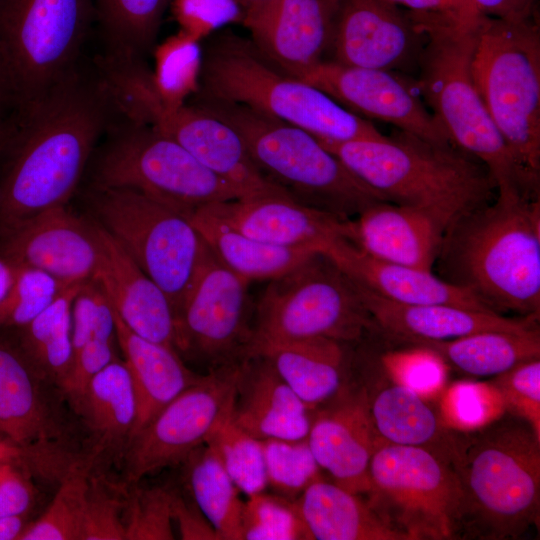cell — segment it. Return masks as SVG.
I'll list each match as a JSON object with an SVG mask.
<instances>
[{"label": "cell", "mask_w": 540, "mask_h": 540, "mask_svg": "<svg viewBox=\"0 0 540 540\" xmlns=\"http://www.w3.org/2000/svg\"><path fill=\"white\" fill-rule=\"evenodd\" d=\"M119 115L96 61L79 64L4 118L0 236L38 213L66 206L99 141Z\"/></svg>", "instance_id": "obj_1"}, {"label": "cell", "mask_w": 540, "mask_h": 540, "mask_svg": "<svg viewBox=\"0 0 540 540\" xmlns=\"http://www.w3.org/2000/svg\"><path fill=\"white\" fill-rule=\"evenodd\" d=\"M447 458L461 491V538L518 539L540 520V439L504 413L469 430L449 428Z\"/></svg>", "instance_id": "obj_2"}, {"label": "cell", "mask_w": 540, "mask_h": 540, "mask_svg": "<svg viewBox=\"0 0 540 540\" xmlns=\"http://www.w3.org/2000/svg\"><path fill=\"white\" fill-rule=\"evenodd\" d=\"M319 141L388 202L421 209L446 231L491 203L496 190L487 168L476 158L454 145L402 130L379 139Z\"/></svg>", "instance_id": "obj_3"}, {"label": "cell", "mask_w": 540, "mask_h": 540, "mask_svg": "<svg viewBox=\"0 0 540 540\" xmlns=\"http://www.w3.org/2000/svg\"><path fill=\"white\" fill-rule=\"evenodd\" d=\"M440 256L449 282L473 292L493 312L539 317V199L496 197L446 231Z\"/></svg>", "instance_id": "obj_4"}, {"label": "cell", "mask_w": 540, "mask_h": 540, "mask_svg": "<svg viewBox=\"0 0 540 540\" xmlns=\"http://www.w3.org/2000/svg\"><path fill=\"white\" fill-rule=\"evenodd\" d=\"M409 13L428 38L415 79L426 106L452 144L487 168L497 198L528 199L472 76L477 28L484 14L459 20L436 13Z\"/></svg>", "instance_id": "obj_5"}, {"label": "cell", "mask_w": 540, "mask_h": 540, "mask_svg": "<svg viewBox=\"0 0 540 540\" xmlns=\"http://www.w3.org/2000/svg\"><path fill=\"white\" fill-rule=\"evenodd\" d=\"M201 96L246 106L295 125L318 140L345 142L384 136L372 121L345 109L318 88L287 75L233 32L214 37L202 52Z\"/></svg>", "instance_id": "obj_6"}, {"label": "cell", "mask_w": 540, "mask_h": 540, "mask_svg": "<svg viewBox=\"0 0 540 540\" xmlns=\"http://www.w3.org/2000/svg\"><path fill=\"white\" fill-rule=\"evenodd\" d=\"M190 99L231 126L260 172L295 201L345 220L387 201L307 131L243 105L201 96Z\"/></svg>", "instance_id": "obj_7"}, {"label": "cell", "mask_w": 540, "mask_h": 540, "mask_svg": "<svg viewBox=\"0 0 540 540\" xmlns=\"http://www.w3.org/2000/svg\"><path fill=\"white\" fill-rule=\"evenodd\" d=\"M472 76L514 160L525 196L539 199L540 31L536 19L509 21L483 15Z\"/></svg>", "instance_id": "obj_8"}, {"label": "cell", "mask_w": 540, "mask_h": 540, "mask_svg": "<svg viewBox=\"0 0 540 540\" xmlns=\"http://www.w3.org/2000/svg\"><path fill=\"white\" fill-rule=\"evenodd\" d=\"M87 168L89 188L133 189L185 216L209 204L241 198L176 141L120 113Z\"/></svg>", "instance_id": "obj_9"}, {"label": "cell", "mask_w": 540, "mask_h": 540, "mask_svg": "<svg viewBox=\"0 0 540 540\" xmlns=\"http://www.w3.org/2000/svg\"><path fill=\"white\" fill-rule=\"evenodd\" d=\"M254 316L250 353L263 344L314 337L348 344L376 330L353 280L322 251L270 280Z\"/></svg>", "instance_id": "obj_10"}, {"label": "cell", "mask_w": 540, "mask_h": 540, "mask_svg": "<svg viewBox=\"0 0 540 540\" xmlns=\"http://www.w3.org/2000/svg\"><path fill=\"white\" fill-rule=\"evenodd\" d=\"M366 495L369 506L405 540L461 534V491L445 451L379 442Z\"/></svg>", "instance_id": "obj_11"}, {"label": "cell", "mask_w": 540, "mask_h": 540, "mask_svg": "<svg viewBox=\"0 0 540 540\" xmlns=\"http://www.w3.org/2000/svg\"><path fill=\"white\" fill-rule=\"evenodd\" d=\"M97 222L163 290L174 312L205 243L187 216L129 188H89Z\"/></svg>", "instance_id": "obj_12"}, {"label": "cell", "mask_w": 540, "mask_h": 540, "mask_svg": "<svg viewBox=\"0 0 540 540\" xmlns=\"http://www.w3.org/2000/svg\"><path fill=\"white\" fill-rule=\"evenodd\" d=\"M93 18L94 0H0V53L14 87L15 106L80 64Z\"/></svg>", "instance_id": "obj_13"}, {"label": "cell", "mask_w": 540, "mask_h": 540, "mask_svg": "<svg viewBox=\"0 0 540 540\" xmlns=\"http://www.w3.org/2000/svg\"><path fill=\"white\" fill-rule=\"evenodd\" d=\"M110 85L121 115L148 124L176 141L233 186L241 198L288 195L260 172L239 134L224 121L191 103L175 109L164 108L154 91L148 69L117 72L111 77Z\"/></svg>", "instance_id": "obj_14"}, {"label": "cell", "mask_w": 540, "mask_h": 540, "mask_svg": "<svg viewBox=\"0 0 540 540\" xmlns=\"http://www.w3.org/2000/svg\"><path fill=\"white\" fill-rule=\"evenodd\" d=\"M248 285L205 244L175 312L176 351L206 364L208 371L248 357L254 332Z\"/></svg>", "instance_id": "obj_15"}, {"label": "cell", "mask_w": 540, "mask_h": 540, "mask_svg": "<svg viewBox=\"0 0 540 540\" xmlns=\"http://www.w3.org/2000/svg\"><path fill=\"white\" fill-rule=\"evenodd\" d=\"M62 390L26 356L8 329L0 330V442L21 452L29 468L68 467L70 430Z\"/></svg>", "instance_id": "obj_16"}, {"label": "cell", "mask_w": 540, "mask_h": 540, "mask_svg": "<svg viewBox=\"0 0 540 540\" xmlns=\"http://www.w3.org/2000/svg\"><path fill=\"white\" fill-rule=\"evenodd\" d=\"M238 364L202 375L130 438L125 447L127 483L137 484L160 469L183 463L230 418Z\"/></svg>", "instance_id": "obj_17"}, {"label": "cell", "mask_w": 540, "mask_h": 540, "mask_svg": "<svg viewBox=\"0 0 540 540\" xmlns=\"http://www.w3.org/2000/svg\"><path fill=\"white\" fill-rule=\"evenodd\" d=\"M299 80L359 117L389 123L433 143L453 145L408 75L324 60Z\"/></svg>", "instance_id": "obj_18"}, {"label": "cell", "mask_w": 540, "mask_h": 540, "mask_svg": "<svg viewBox=\"0 0 540 540\" xmlns=\"http://www.w3.org/2000/svg\"><path fill=\"white\" fill-rule=\"evenodd\" d=\"M426 33L408 10L386 0H341L329 52L336 63L416 74Z\"/></svg>", "instance_id": "obj_19"}, {"label": "cell", "mask_w": 540, "mask_h": 540, "mask_svg": "<svg viewBox=\"0 0 540 540\" xmlns=\"http://www.w3.org/2000/svg\"><path fill=\"white\" fill-rule=\"evenodd\" d=\"M0 256L66 286L85 283L96 277L100 263L96 222L67 206L44 210L0 236Z\"/></svg>", "instance_id": "obj_20"}, {"label": "cell", "mask_w": 540, "mask_h": 540, "mask_svg": "<svg viewBox=\"0 0 540 540\" xmlns=\"http://www.w3.org/2000/svg\"><path fill=\"white\" fill-rule=\"evenodd\" d=\"M341 0H264L244 9L256 49L299 79L329 52Z\"/></svg>", "instance_id": "obj_21"}, {"label": "cell", "mask_w": 540, "mask_h": 540, "mask_svg": "<svg viewBox=\"0 0 540 540\" xmlns=\"http://www.w3.org/2000/svg\"><path fill=\"white\" fill-rule=\"evenodd\" d=\"M195 211L266 243L320 251L334 239H348L352 220L303 205L285 194L242 197Z\"/></svg>", "instance_id": "obj_22"}, {"label": "cell", "mask_w": 540, "mask_h": 540, "mask_svg": "<svg viewBox=\"0 0 540 540\" xmlns=\"http://www.w3.org/2000/svg\"><path fill=\"white\" fill-rule=\"evenodd\" d=\"M308 444L333 482L362 495L369 489V466L380 442L372 425L365 387L344 389L313 411Z\"/></svg>", "instance_id": "obj_23"}, {"label": "cell", "mask_w": 540, "mask_h": 540, "mask_svg": "<svg viewBox=\"0 0 540 540\" xmlns=\"http://www.w3.org/2000/svg\"><path fill=\"white\" fill-rule=\"evenodd\" d=\"M355 285L376 330L414 345L449 341L483 331L520 332L538 327L536 316L514 319L449 304H401Z\"/></svg>", "instance_id": "obj_24"}, {"label": "cell", "mask_w": 540, "mask_h": 540, "mask_svg": "<svg viewBox=\"0 0 540 540\" xmlns=\"http://www.w3.org/2000/svg\"><path fill=\"white\" fill-rule=\"evenodd\" d=\"M100 263L96 279L113 309L135 334L175 348V318L163 290L97 221Z\"/></svg>", "instance_id": "obj_25"}, {"label": "cell", "mask_w": 540, "mask_h": 540, "mask_svg": "<svg viewBox=\"0 0 540 540\" xmlns=\"http://www.w3.org/2000/svg\"><path fill=\"white\" fill-rule=\"evenodd\" d=\"M312 415L264 356L249 355L238 364L230 419L241 430L260 441L301 440Z\"/></svg>", "instance_id": "obj_26"}, {"label": "cell", "mask_w": 540, "mask_h": 540, "mask_svg": "<svg viewBox=\"0 0 540 540\" xmlns=\"http://www.w3.org/2000/svg\"><path fill=\"white\" fill-rule=\"evenodd\" d=\"M322 252L355 283L387 300L410 305L449 304L493 312L470 290L432 271L375 258L346 238L332 240Z\"/></svg>", "instance_id": "obj_27"}, {"label": "cell", "mask_w": 540, "mask_h": 540, "mask_svg": "<svg viewBox=\"0 0 540 540\" xmlns=\"http://www.w3.org/2000/svg\"><path fill=\"white\" fill-rule=\"evenodd\" d=\"M445 232L421 209L382 201L350 221L348 240L375 258L432 271Z\"/></svg>", "instance_id": "obj_28"}, {"label": "cell", "mask_w": 540, "mask_h": 540, "mask_svg": "<svg viewBox=\"0 0 540 540\" xmlns=\"http://www.w3.org/2000/svg\"><path fill=\"white\" fill-rule=\"evenodd\" d=\"M342 342L305 338L255 347L301 401L312 411L326 405L345 388L347 355Z\"/></svg>", "instance_id": "obj_29"}, {"label": "cell", "mask_w": 540, "mask_h": 540, "mask_svg": "<svg viewBox=\"0 0 540 540\" xmlns=\"http://www.w3.org/2000/svg\"><path fill=\"white\" fill-rule=\"evenodd\" d=\"M115 321L118 346L130 371L137 402L131 438L202 375L191 371L175 349L132 332L116 313Z\"/></svg>", "instance_id": "obj_30"}, {"label": "cell", "mask_w": 540, "mask_h": 540, "mask_svg": "<svg viewBox=\"0 0 540 540\" xmlns=\"http://www.w3.org/2000/svg\"><path fill=\"white\" fill-rule=\"evenodd\" d=\"M295 501L313 540H405L360 495L322 477Z\"/></svg>", "instance_id": "obj_31"}, {"label": "cell", "mask_w": 540, "mask_h": 540, "mask_svg": "<svg viewBox=\"0 0 540 540\" xmlns=\"http://www.w3.org/2000/svg\"><path fill=\"white\" fill-rule=\"evenodd\" d=\"M72 406L100 448L125 450L137 415L135 389L125 360L118 357L97 372Z\"/></svg>", "instance_id": "obj_32"}, {"label": "cell", "mask_w": 540, "mask_h": 540, "mask_svg": "<svg viewBox=\"0 0 540 540\" xmlns=\"http://www.w3.org/2000/svg\"><path fill=\"white\" fill-rule=\"evenodd\" d=\"M187 217L214 256L248 283L273 280L320 251L311 247L266 243L237 232L197 211Z\"/></svg>", "instance_id": "obj_33"}, {"label": "cell", "mask_w": 540, "mask_h": 540, "mask_svg": "<svg viewBox=\"0 0 540 540\" xmlns=\"http://www.w3.org/2000/svg\"><path fill=\"white\" fill-rule=\"evenodd\" d=\"M367 394L371 422L380 442L446 450L449 427L423 395L394 380Z\"/></svg>", "instance_id": "obj_34"}, {"label": "cell", "mask_w": 540, "mask_h": 540, "mask_svg": "<svg viewBox=\"0 0 540 540\" xmlns=\"http://www.w3.org/2000/svg\"><path fill=\"white\" fill-rule=\"evenodd\" d=\"M445 364L473 377H495L540 358L539 327L520 332L483 331L449 341L420 342Z\"/></svg>", "instance_id": "obj_35"}, {"label": "cell", "mask_w": 540, "mask_h": 540, "mask_svg": "<svg viewBox=\"0 0 540 540\" xmlns=\"http://www.w3.org/2000/svg\"><path fill=\"white\" fill-rule=\"evenodd\" d=\"M169 0H94L104 53L108 65L143 63L152 47Z\"/></svg>", "instance_id": "obj_36"}, {"label": "cell", "mask_w": 540, "mask_h": 540, "mask_svg": "<svg viewBox=\"0 0 540 540\" xmlns=\"http://www.w3.org/2000/svg\"><path fill=\"white\" fill-rule=\"evenodd\" d=\"M83 284L65 287L29 323L19 328L8 329L30 361L62 392L71 372L74 357L72 305Z\"/></svg>", "instance_id": "obj_37"}, {"label": "cell", "mask_w": 540, "mask_h": 540, "mask_svg": "<svg viewBox=\"0 0 540 540\" xmlns=\"http://www.w3.org/2000/svg\"><path fill=\"white\" fill-rule=\"evenodd\" d=\"M183 463L192 498L219 540H242L244 502L214 448L204 443Z\"/></svg>", "instance_id": "obj_38"}, {"label": "cell", "mask_w": 540, "mask_h": 540, "mask_svg": "<svg viewBox=\"0 0 540 540\" xmlns=\"http://www.w3.org/2000/svg\"><path fill=\"white\" fill-rule=\"evenodd\" d=\"M153 57L150 77L159 103L167 109L187 103L199 89L200 41L179 30L154 48Z\"/></svg>", "instance_id": "obj_39"}, {"label": "cell", "mask_w": 540, "mask_h": 540, "mask_svg": "<svg viewBox=\"0 0 540 540\" xmlns=\"http://www.w3.org/2000/svg\"><path fill=\"white\" fill-rule=\"evenodd\" d=\"M89 485L86 469L71 465L48 508L29 522L19 540H80Z\"/></svg>", "instance_id": "obj_40"}, {"label": "cell", "mask_w": 540, "mask_h": 540, "mask_svg": "<svg viewBox=\"0 0 540 540\" xmlns=\"http://www.w3.org/2000/svg\"><path fill=\"white\" fill-rule=\"evenodd\" d=\"M216 451L225 470L245 495L268 486L262 441L247 434L229 418L206 441Z\"/></svg>", "instance_id": "obj_41"}, {"label": "cell", "mask_w": 540, "mask_h": 540, "mask_svg": "<svg viewBox=\"0 0 540 540\" xmlns=\"http://www.w3.org/2000/svg\"><path fill=\"white\" fill-rule=\"evenodd\" d=\"M242 540H313L296 501L265 491L248 497L242 512Z\"/></svg>", "instance_id": "obj_42"}, {"label": "cell", "mask_w": 540, "mask_h": 540, "mask_svg": "<svg viewBox=\"0 0 540 540\" xmlns=\"http://www.w3.org/2000/svg\"><path fill=\"white\" fill-rule=\"evenodd\" d=\"M267 483L278 495L295 500L311 483L321 478L307 438L262 441Z\"/></svg>", "instance_id": "obj_43"}, {"label": "cell", "mask_w": 540, "mask_h": 540, "mask_svg": "<svg viewBox=\"0 0 540 540\" xmlns=\"http://www.w3.org/2000/svg\"><path fill=\"white\" fill-rule=\"evenodd\" d=\"M15 267L14 283L0 300V330L26 325L67 287L40 270Z\"/></svg>", "instance_id": "obj_44"}, {"label": "cell", "mask_w": 540, "mask_h": 540, "mask_svg": "<svg viewBox=\"0 0 540 540\" xmlns=\"http://www.w3.org/2000/svg\"><path fill=\"white\" fill-rule=\"evenodd\" d=\"M171 490L137 487L123 507L125 540H172Z\"/></svg>", "instance_id": "obj_45"}, {"label": "cell", "mask_w": 540, "mask_h": 540, "mask_svg": "<svg viewBox=\"0 0 540 540\" xmlns=\"http://www.w3.org/2000/svg\"><path fill=\"white\" fill-rule=\"evenodd\" d=\"M504 411L499 394L488 382L460 381L444 394L441 418L449 428L469 430L494 420Z\"/></svg>", "instance_id": "obj_46"}, {"label": "cell", "mask_w": 540, "mask_h": 540, "mask_svg": "<svg viewBox=\"0 0 540 540\" xmlns=\"http://www.w3.org/2000/svg\"><path fill=\"white\" fill-rule=\"evenodd\" d=\"M504 410L527 422L540 439V358L518 364L488 382Z\"/></svg>", "instance_id": "obj_47"}, {"label": "cell", "mask_w": 540, "mask_h": 540, "mask_svg": "<svg viewBox=\"0 0 540 540\" xmlns=\"http://www.w3.org/2000/svg\"><path fill=\"white\" fill-rule=\"evenodd\" d=\"M392 380L411 388L421 395L439 390L445 382L444 361L434 352L418 346V349L389 354L382 360Z\"/></svg>", "instance_id": "obj_48"}, {"label": "cell", "mask_w": 540, "mask_h": 540, "mask_svg": "<svg viewBox=\"0 0 540 540\" xmlns=\"http://www.w3.org/2000/svg\"><path fill=\"white\" fill-rule=\"evenodd\" d=\"M239 0H173V14L181 31L201 42L216 30L241 22Z\"/></svg>", "instance_id": "obj_49"}, {"label": "cell", "mask_w": 540, "mask_h": 540, "mask_svg": "<svg viewBox=\"0 0 540 540\" xmlns=\"http://www.w3.org/2000/svg\"><path fill=\"white\" fill-rule=\"evenodd\" d=\"M122 503L90 481L80 540H125Z\"/></svg>", "instance_id": "obj_50"}, {"label": "cell", "mask_w": 540, "mask_h": 540, "mask_svg": "<svg viewBox=\"0 0 540 540\" xmlns=\"http://www.w3.org/2000/svg\"><path fill=\"white\" fill-rule=\"evenodd\" d=\"M30 470L17 457L0 460V518L30 512L35 489Z\"/></svg>", "instance_id": "obj_51"}, {"label": "cell", "mask_w": 540, "mask_h": 540, "mask_svg": "<svg viewBox=\"0 0 540 540\" xmlns=\"http://www.w3.org/2000/svg\"><path fill=\"white\" fill-rule=\"evenodd\" d=\"M172 519L183 540H219L212 525L194 503L171 490Z\"/></svg>", "instance_id": "obj_52"}, {"label": "cell", "mask_w": 540, "mask_h": 540, "mask_svg": "<svg viewBox=\"0 0 540 540\" xmlns=\"http://www.w3.org/2000/svg\"><path fill=\"white\" fill-rule=\"evenodd\" d=\"M409 11L445 15L459 20H472L483 15L473 0H386Z\"/></svg>", "instance_id": "obj_53"}, {"label": "cell", "mask_w": 540, "mask_h": 540, "mask_svg": "<svg viewBox=\"0 0 540 540\" xmlns=\"http://www.w3.org/2000/svg\"><path fill=\"white\" fill-rule=\"evenodd\" d=\"M481 12L489 17L526 21L535 19L537 0H473Z\"/></svg>", "instance_id": "obj_54"}, {"label": "cell", "mask_w": 540, "mask_h": 540, "mask_svg": "<svg viewBox=\"0 0 540 540\" xmlns=\"http://www.w3.org/2000/svg\"><path fill=\"white\" fill-rule=\"evenodd\" d=\"M16 104V96L6 63L0 53V120L4 119Z\"/></svg>", "instance_id": "obj_55"}, {"label": "cell", "mask_w": 540, "mask_h": 540, "mask_svg": "<svg viewBox=\"0 0 540 540\" xmlns=\"http://www.w3.org/2000/svg\"><path fill=\"white\" fill-rule=\"evenodd\" d=\"M29 513L0 518V540H19V537L29 524Z\"/></svg>", "instance_id": "obj_56"}, {"label": "cell", "mask_w": 540, "mask_h": 540, "mask_svg": "<svg viewBox=\"0 0 540 540\" xmlns=\"http://www.w3.org/2000/svg\"><path fill=\"white\" fill-rule=\"evenodd\" d=\"M16 267L0 256V300L8 293L15 280Z\"/></svg>", "instance_id": "obj_57"}, {"label": "cell", "mask_w": 540, "mask_h": 540, "mask_svg": "<svg viewBox=\"0 0 540 540\" xmlns=\"http://www.w3.org/2000/svg\"><path fill=\"white\" fill-rule=\"evenodd\" d=\"M9 457H17L21 459V452L9 444L0 442V459Z\"/></svg>", "instance_id": "obj_58"}, {"label": "cell", "mask_w": 540, "mask_h": 540, "mask_svg": "<svg viewBox=\"0 0 540 540\" xmlns=\"http://www.w3.org/2000/svg\"><path fill=\"white\" fill-rule=\"evenodd\" d=\"M264 0H239L240 4L242 5L243 9H246L247 7L256 4L258 2H261Z\"/></svg>", "instance_id": "obj_59"}, {"label": "cell", "mask_w": 540, "mask_h": 540, "mask_svg": "<svg viewBox=\"0 0 540 540\" xmlns=\"http://www.w3.org/2000/svg\"><path fill=\"white\" fill-rule=\"evenodd\" d=\"M4 119L0 120V152H1V149H2V144H3V140H4V122H3Z\"/></svg>", "instance_id": "obj_60"}, {"label": "cell", "mask_w": 540, "mask_h": 540, "mask_svg": "<svg viewBox=\"0 0 540 540\" xmlns=\"http://www.w3.org/2000/svg\"><path fill=\"white\" fill-rule=\"evenodd\" d=\"M1 460V459H0Z\"/></svg>", "instance_id": "obj_61"}]
</instances>
